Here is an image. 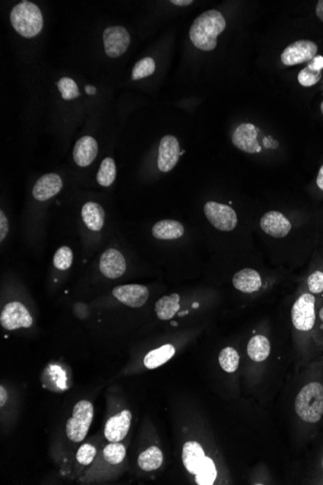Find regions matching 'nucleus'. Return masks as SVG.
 <instances>
[{"instance_id":"nucleus-39","label":"nucleus","mask_w":323,"mask_h":485,"mask_svg":"<svg viewBox=\"0 0 323 485\" xmlns=\"http://www.w3.org/2000/svg\"><path fill=\"white\" fill-rule=\"evenodd\" d=\"M315 14L320 21L323 22V0L317 1V7H315Z\"/></svg>"},{"instance_id":"nucleus-37","label":"nucleus","mask_w":323,"mask_h":485,"mask_svg":"<svg viewBox=\"0 0 323 485\" xmlns=\"http://www.w3.org/2000/svg\"><path fill=\"white\" fill-rule=\"evenodd\" d=\"M9 224L3 211H0V241H3L5 236L8 233Z\"/></svg>"},{"instance_id":"nucleus-12","label":"nucleus","mask_w":323,"mask_h":485,"mask_svg":"<svg viewBox=\"0 0 323 485\" xmlns=\"http://www.w3.org/2000/svg\"><path fill=\"white\" fill-rule=\"evenodd\" d=\"M113 295L119 302L129 307L140 308L148 302L149 292L145 286L129 284L114 288Z\"/></svg>"},{"instance_id":"nucleus-21","label":"nucleus","mask_w":323,"mask_h":485,"mask_svg":"<svg viewBox=\"0 0 323 485\" xmlns=\"http://www.w3.org/2000/svg\"><path fill=\"white\" fill-rule=\"evenodd\" d=\"M152 235L160 240H178L184 235V227L178 221L162 220L153 226Z\"/></svg>"},{"instance_id":"nucleus-17","label":"nucleus","mask_w":323,"mask_h":485,"mask_svg":"<svg viewBox=\"0 0 323 485\" xmlns=\"http://www.w3.org/2000/svg\"><path fill=\"white\" fill-rule=\"evenodd\" d=\"M233 285L239 292L251 295L262 288V276L253 268H243L233 275Z\"/></svg>"},{"instance_id":"nucleus-18","label":"nucleus","mask_w":323,"mask_h":485,"mask_svg":"<svg viewBox=\"0 0 323 485\" xmlns=\"http://www.w3.org/2000/svg\"><path fill=\"white\" fill-rule=\"evenodd\" d=\"M206 459L205 452L200 442L188 441L183 445L182 462L191 475L198 474Z\"/></svg>"},{"instance_id":"nucleus-14","label":"nucleus","mask_w":323,"mask_h":485,"mask_svg":"<svg viewBox=\"0 0 323 485\" xmlns=\"http://www.w3.org/2000/svg\"><path fill=\"white\" fill-rule=\"evenodd\" d=\"M132 413L129 410L119 413L109 419L105 425L106 439L109 442H119L123 441L128 434L131 427Z\"/></svg>"},{"instance_id":"nucleus-28","label":"nucleus","mask_w":323,"mask_h":485,"mask_svg":"<svg viewBox=\"0 0 323 485\" xmlns=\"http://www.w3.org/2000/svg\"><path fill=\"white\" fill-rule=\"evenodd\" d=\"M116 178V167L113 158H105L102 161L100 169L97 174V181L103 187H109Z\"/></svg>"},{"instance_id":"nucleus-38","label":"nucleus","mask_w":323,"mask_h":485,"mask_svg":"<svg viewBox=\"0 0 323 485\" xmlns=\"http://www.w3.org/2000/svg\"><path fill=\"white\" fill-rule=\"evenodd\" d=\"M308 66L313 70L322 71L323 69V56H315Z\"/></svg>"},{"instance_id":"nucleus-43","label":"nucleus","mask_w":323,"mask_h":485,"mask_svg":"<svg viewBox=\"0 0 323 485\" xmlns=\"http://www.w3.org/2000/svg\"><path fill=\"white\" fill-rule=\"evenodd\" d=\"M86 92L88 94V95H94V94L96 93V88L95 86H86Z\"/></svg>"},{"instance_id":"nucleus-24","label":"nucleus","mask_w":323,"mask_h":485,"mask_svg":"<svg viewBox=\"0 0 323 485\" xmlns=\"http://www.w3.org/2000/svg\"><path fill=\"white\" fill-rule=\"evenodd\" d=\"M180 295L178 293L165 295L156 302L155 312L161 321L173 319L180 309Z\"/></svg>"},{"instance_id":"nucleus-30","label":"nucleus","mask_w":323,"mask_h":485,"mask_svg":"<svg viewBox=\"0 0 323 485\" xmlns=\"http://www.w3.org/2000/svg\"><path fill=\"white\" fill-rule=\"evenodd\" d=\"M306 290L315 298L322 297L323 295V268H317L310 273L306 279Z\"/></svg>"},{"instance_id":"nucleus-9","label":"nucleus","mask_w":323,"mask_h":485,"mask_svg":"<svg viewBox=\"0 0 323 485\" xmlns=\"http://www.w3.org/2000/svg\"><path fill=\"white\" fill-rule=\"evenodd\" d=\"M103 42L107 56L116 59L128 49L131 37L125 27L109 26L104 31Z\"/></svg>"},{"instance_id":"nucleus-2","label":"nucleus","mask_w":323,"mask_h":485,"mask_svg":"<svg viewBox=\"0 0 323 485\" xmlns=\"http://www.w3.org/2000/svg\"><path fill=\"white\" fill-rule=\"evenodd\" d=\"M290 318L295 333L297 367L299 368L320 355L314 339L317 323V298L308 292L305 287L293 302Z\"/></svg>"},{"instance_id":"nucleus-5","label":"nucleus","mask_w":323,"mask_h":485,"mask_svg":"<svg viewBox=\"0 0 323 485\" xmlns=\"http://www.w3.org/2000/svg\"><path fill=\"white\" fill-rule=\"evenodd\" d=\"M93 405L88 400H81L74 406L72 417L67 420L66 435L74 442L86 439L93 420Z\"/></svg>"},{"instance_id":"nucleus-40","label":"nucleus","mask_w":323,"mask_h":485,"mask_svg":"<svg viewBox=\"0 0 323 485\" xmlns=\"http://www.w3.org/2000/svg\"><path fill=\"white\" fill-rule=\"evenodd\" d=\"M171 3L176 5V6H188L194 3L193 0H171Z\"/></svg>"},{"instance_id":"nucleus-31","label":"nucleus","mask_w":323,"mask_h":485,"mask_svg":"<svg viewBox=\"0 0 323 485\" xmlns=\"http://www.w3.org/2000/svg\"><path fill=\"white\" fill-rule=\"evenodd\" d=\"M155 61L153 59L145 57V59H141L134 66L133 72H132V79L139 81V79L151 76L155 72Z\"/></svg>"},{"instance_id":"nucleus-13","label":"nucleus","mask_w":323,"mask_h":485,"mask_svg":"<svg viewBox=\"0 0 323 485\" xmlns=\"http://www.w3.org/2000/svg\"><path fill=\"white\" fill-rule=\"evenodd\" d=\"M260 228L267 236L274 238H285L292 231V223L279 211H268L260 219Z\"/></svg>"},{"instance_id":"nucleus-1","label":"nucleus","mask_w":323,"mask_h":485,"mask_svg":"<svg viewBox=\"0 0 323 485\" xmlns=\"http://www.w3.org/2000/svg\"><path fill=\"white\" fill-rule=\"evenodd\" d=\"M299 368L293 392L292 422L298 439L309 441L323 425V354Z\"/></svg>"},{"instance_id":"nucleus-8","label":"nucleus","mask_w":323,"mask_h":485,"mask_svg":"<svg viewBox=\"0 0 323 485\" xmlns=\"http://www.w3.org/2000/svg\"><path fill=\"white\" fill-rule=\"evenodd\" d=\"M33 323L31 313L26 306L19 302H10L5 305L0 316L2 328L8 330L22 328H31Z\"/></svg>"},{"instance_id":"nucleus-42","label":"nucleus","mask_w":323,"mask_h":485,"mask_svg":"<svg viewBox=\"0 0 323 485\" xmlns=\"http://www.w3.org/2000/svg\"><path fill=\"white\" fill-rule=\"evenodd\" d=\"M317 184L320 190L323 191V165L320 168L319 175H317Z\"/></svg>"},{"instance_id":"nucleus-26","label":"nucleus","mask_w":323,"mask_h":485,"mask_svg":"<svg viewBox=\"0 0 323 485\" xmlns=\"http://www.w3.org/2000/svg\"><path fill=\"white\" fill-rule=\"evenodd\" d=\"M219 363L223 371L232 374L237 371L239 367L240 355L235 348L228 346L221 351L219 355Z\"/></svg>"},{"instance_id":"nucleus-36","label":"nucleus","mask_w":323,"mask_h":485,"mask_svg":"<svg viewBox=\"0 0 323 485\" xmlns=\"http://www.w3.org/2000/svg\"><path fill=\"white\" fill-rule=\"evenodd\" d=\"M96 454V447L88 442V444H84L79 447L76 454V460L79 464L88 466V465H90L93 462Z\"/></svg>"},{"instance_id":"nucleus-16","label":"nucleus","mask_w":323,"mask_h":485,"mask_svg":"<svg viewBox=\"0 0 323 485\" xmlns=\"http://www.w3.org/2000/svg\"><path fill=\"white\" fill-rule=\"evenodd\" d=\"M62 187L63 183L61 176L56 174H48L37 180L32 190V195L37 201H45L61 192Z\"/></svg>"},{"instance_id":"nucleus-35","label":"nucleus","mask_w":323,"mask_h":485,"mask_svg":"<svg viewBox=\"0 0 323 485\" xmlns=\"http://www.w3.org/2000/svg\"><path fill=\"white\" fill-rule=\"evenodd\" d=\"M320 78H322V71L313 70L309 66L302 69L298 74V82L305 88L315 86V84L319 83Z\"/></svg>"},{"instance_id":"nucleus-3","label":"nucleus","mask_w":323,"mask_h":485,"mask_svg":"<svg viewBox=\"0 0 323 485\" xmlns=\"http://www.w3.org/2000/svg\"><path fill=\"white\" fill-rule=\"evenodd\" d=\"M227 22L217 10H208L198 16L191 26L190 39L194 46L201 51H213L217 47V38L225 31Z\"/></svg>"},{"instance_id":"nucleus-19","label":"nucleus","mask_w":323,"mask_h":485,"mask_svg":"<svg viewBox=\"0 0 323 485\" xmlns=\"http://www.w3.org/2000/svg\"><path fill=\"white\" fill-rule=\"evenodd\" d=\"M98 154V144L90 136L79 139L74 148V160L79 167H88L95 160Z\"/></svg>"},{"instance_id":"nucleus-22","label":"nucleus","mask_w":323,"mask_h":485,"mask_svg":"<svg viewBox=\"0 0 323 485\" xmlns=\"http://www.w3.org/2000/svg\"><path fill=\"white\" fill-rule=\"evenodd\" d=\"M247 354L253 362H265L271 354V343L265 335H255L247 345Z\"/></svg>"},{"instance_id":"nucleus-23","label":"nucleus","mask_w":323,"mask_h":485,"mask_svg":"<svg viewBox=\"0 0 323 485\" xmlns=\"http://www.w3.org/2000/svg\"><path fill=\"white\" fill-rule=\"evenodd\" d=\"M175 355V346L171 344L161 346L160 348L150 351L146 354L143 359L144 367L148 369H156L173 359Z\"/></svg>"},{"instance_id":"nucleus-4","label":"nucleus","mask_w":323,"mask_h":485,"mask_svg":"<svg viewBox=\"0 0 323 485\" xmlns=\"http://www.w3.org/2000/svg\"><path fill=\"white\" fill-rule=\"evenodd\" d=\"M15 31L26 38H33L43 29V16L36 4L22 1L17 4L10 15Z\"/></svg>"},{"instance_id":"nucleus-27","label":"nucleus","mask_w":323,"mask_h":485,"mask_svg":"<svg viewBox=\"0 0 323 485\" xmlns=\"http://www.w3.org/2000/svg\"><path fill=\"white\" fill-rule=\"evenodd\" d=\"M218 472L215 462L210 457L206 456L200 471L196 475V482L198 485H212L217 479Z\"/></svg>"},{"instance_id":"nucleus-44","label":"nucleus","mask_w":323,"mask_h":485,"mask_svg":"<svg viewBox=\"0 0 323 485\" xmlns=\"http://www.w3.org/2000/svg\"><path fill=\"white\" fill-rule=\"evenodd\" d=\"M320 465H322V472H323V455H322V463H320Z\"/></svg>"},{"instance_id":"nucleus-33","label":"nucleus","mask_w":323,"mask_h":485,"mask_svg":"<svg viewBox=\"0 0 323 485\" xmlns=\"http://www.w3.org/2000/svg\"><path fill=\"white\" fill-rule=\"evenodd\" d=\"M57 88L61 92L62 98L64 100H73L81 95L76 82L70 78H67V77H64L57 82Z\"/></svg>"},{"instance_id":"nucleus-32","label":"nucleus","mask_w":323,"mask_h":485,"mask_svg":"<svg viewBox=\"0 0 323 485\" xmlns=\"http://www.w3.org/2000/svg\"><path fill=\"white\" fill-rule=\"evenodd\" d=\"M315 343L320 355L323 354V295L317 298V323L315 328Z\"/></svg>"},{"instance_id":"nucleus-45","label":"nucleus","mask_w":323,"mask_h":485,"mask_svg":"<svg viewBox=\"0 0 323 485\" xmlns=\"http://www.w3.org/2000/svg\"><path fill=\"white\" fill-rule=\"evenodd\" d=\"M320 109H322V113L323 114V102L322 103V105H320Z\"/></svg>"},{"instance_id":"nucleus-10","label":"nucleus","mask_w":323,"mask_h":485,"mask_svg":"<svg viewBox=\"0 0 323 485\" xmlns=\"http://www.w3.org/2000/svg\"><path fill=\"white\" fill-rule=\"evenodd\" d=\"M181 155L180 146L175 137H164L159 144L158 168L162 173H168L178 164Z\"/></svg>"},{"instance_id":"nucleus-15","label":"nucleus","mask_w":323,"mask_h":485,"mask_svg":"<svg viewBox=\"0 0 323 485\" xmlns=\"http://www.w3.org/2000/svg\"><path fill=\"white\" fill-rule=\"evenodd\" d=\"M99 268L102 275L109 279L121 277L126 271V261L116 249H108L102 254Z\"/></svg>"},{"instance_id":"nucleus-6","label":"nucleus","mask_w":323,"mask_h":485,"mask_svg":"<svg viewBox=\"0 0 323 485\" xmlns=\"http://www.w3.org/2000/svg\"><path fill=\"white\" fill-rule=\"evenodd\" d=\"M205 213L211 225L223 232H230L237 226V215L230 206L208 201L205 206Z\"/></svg>"},{"instance_id":"nucleus-7","label":"nucleus","mask_w":323,"mask_h":485,"mask_svg":"<svg viewBox=\"0 0 323 485\" xmlns=\"http://www.w3.org/2000/svg\"><path fill=\"white\" fill-rule=\"evenodd\" d=\"M317 53V46L310 40H298L284 49L281 61L287 66H298L313 61Z\"/></svg>"},{"instance_id":"nucleus-34","label":"nucleus","mask_w":323,"mask_h":485,"mask_svg":"<svg viewBox=\"0 0 323 485\" xmlns=\"http://www.w3.org/2000/svg\"><path fill=\"white\" fill-rule=\"evenodd\" d=\"M73 263V251L67 246H62L56 251L54 257V265L57 270H66Z\"/></svg>"},{"instance_id":"nucleus-41","label":"nucleus","mask_w":323,"mask_h":485,"mask_svg":"<svg viewBox=\"0 0 323 485\" xmlns=\"http://www.w3.org/2000/svg\"><path fill=\"white\" fill-rule=\"evenodd\" d=\"M7 400V392L4 387H0V406L3 407Z\"/></svg>"},{"instance_id":"nucleus-25","label":"nucleus","mask_w":323,"mask_h":485,"mask_svg":"<svg viewBox=\"0 0 323 485\" xmlns=\"http://www.w3.org/2000/svg\"><path fill=\"white\" fill-rule=\"evenodd\" d=\"M164 455L158 447L151 446L141 452L138 459V465L145 472H153L161 468Z\"/></svg>"},{"instance_id":"nucleus-29","label":"nucleus","mask_w":323,"mask_h":485,"mask_svg":"<svg viewBox=\"0 0 323 485\" xmlns=\"http://www.w3.org/2000/svg\"><path fill=\"white\" fill-rule=\"evenodd\" d=\"M103 456L106 462L111 465L123 463L126 456V449L120 442H109L104 447Z\"/></svg>"},{"instance_id":"nucleus-11","label":"nucleus","mask_w":323,"mask_h":485,"mask_svg":"<svg viewBox=\"0 0 323 485\" xmlns=\"http://www.w3.org/2000/svg\"><path fill=\"white\" fill-rule=\"evenodd\" d=\"M258 129L251 123L240 124L233 132V144L246 153H258L262 151L258 141Z\"/></svg>"},{"instance_id":"nucleus-20","label":"nucleus","mask_w":323,"mask_h":485,"mask_svg":"<svg viewBox=\"0 0 323 485\" xmlns=\"http://www.w3.org/2000/svg\"><path fill=\"white\" fill-rule=\"evenodd\" d=\"M81 216L89 230L99 232L103 228L105 223V211L99 203L89 201L83 206Z\"/></svg>"}]
</instances>
